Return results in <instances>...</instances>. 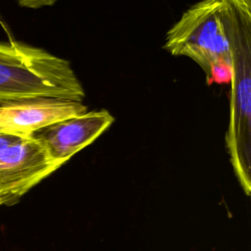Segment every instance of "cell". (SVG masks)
Masks as SVG:
<instances>
[{"label": "cell", "instance_id": "cell-7", "mask_svg": "<svg viewBox=\"0 0 251 251\" xmlns=\"http://www.w3.org/2000/svg\"><path fill=\"white\" fill-rule=\"evenodd\" d=\"M19 5L30 9H38L54 5L57 0H17Z\"/></svg>", "mask_w": 251, "mask_h": 251}, {"label": "cell", "instance_id": "cell-6", "mask_svg": "<svg viewBox=\"0 0 251 251\" xmlns=\"http://www.w3.org/2000/svg\"><path fill=\"white\" fill-rule=\"evenodd\" d=\"M232 76V64L231 61L219 60L215 62L206 76V81L208 84H224L230 83Z\"/></svg>", "mask_w": 251, "mask_h": 251}, {"label": "cell", "instance_id": "cell-1", "mask_svg": "<svg viewBox=\"0 0 251 251\" xmlns=\"http://www.w3.org/2000/svg\"><path fill=\"white\" fill-rule=\"evenodd\" d=\"M230 46L229 117L226 145L235 176L251 191V0H220Z\"/></svg>", "mask_w": 251, "mask_h": 251}, {"label": "cell", "instance_id": "cell-4", "mask_svg": "<svg viewBox=\"0 0 251 251\" xmlns=\"http://www.w3.org/2000/svg\"><path fill=\"white\" fill-rule=\"evenodd\" d=\"M114 121L113 115L105 109L86 111L60 120L32 135L42 143L51 159L61 167L75 153L96 140Z\"/></svg>", "mask_w": 251, "mask_h": 251}, {"label": "cell", "instance_id": "cell-3", "mask_svg": "<svg viewBox=\"0 0 251 251\" xmlns=\"http://www.w3.org/2000/svg\"><path fill=\"white\" fill-rule=\"evenodd\" d=\"M164 49L195 62L208 75L219 60L231 61L220 0H200L189 6L167 31Z\"/></svg>", "mask_w": 251, "mask_h": 251}, {"label": "cell", "instance_id": "cell-2", "mask_svg": "<svg viewBox=\"0 0 251 251\" xmlns=\"http://www.w3.org/2000/svg\"><path fill=\"white\" fill-rule=\"evenodd\" d=\"M42 97L82 102L85 91L68 60L13 38L0 41V103Z\"/></svg>", "mask_w": 251, "mask_h": 251}, {"label": "cell", "instance_id": "cell-5", "mask_svg": "<svg viewBox=\"0 0 251 251\" xmlns=\"http://www.w3.org/2000/svg\"><path fill=\"white\" fill-rule=\"evenodd\" d=\"M88 111L82 102L29 98L0 103V133L28 136L65 118Z\"/></svg>", "mask_w": 251, "mask_h": 251}]
</instances>
